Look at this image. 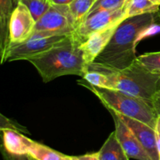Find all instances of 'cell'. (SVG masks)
<instances>
[{
  "instance_id": "obj_15",
  "label": "cell",
  "mask_w": 160,
  "mask_h": 160,
  "mask_svg": "<svg viewBox=\"0 0 160 160\" xmlns=\"http://www.w3.org/2000/svg\"><path fill=\"white\" fill-rule=\"evenodd\" d=\"M28 154L36 160H71V156L62 154L34 141L30 148Z\"/></svg>"
},
{
  "instance_id": "obj_22",
  "label": "cell",
  "mask_w": 160,
  "mask_h": 160,
  "mask_svg": "<svg viewBox=\"0 0 160 160\" xmlns=\"http://www.w3.org/2000/svg\"><path fill=\"white\" fill-rule=\"evenodd\" d=\"M2 155L5 160H36L32 156H30L29 154H23V155H14L10 154L2 149Z\"/></svg>"
},
{
  "instance_id": "obj_5",
  "label": "cell",
  "mask_w": 160,
  "mask_h": 160,
  "mask_svg": "<svg viewBox=\"0 0 160 160\" xmlns=\"http://www.w3.org/2000/svg\"><path fill=\"white\" fill-rule=\"evenodd\" d=\"M68 35L69 34L48 35L45 33L34 31L33 35L25 42L9 45L2 64L11 61H27L29 58L48 51Z\"/></svg>"
},
{
  "instance_id": "obj_19",
  "label": "cell",
  "mask_w": 160,
  "mask_h": 160,
  "mask_svg": "<svg viewBox=\"0 0 160 160\" xmlns=\"http://www.w3.org/2000/svg\"><path fill=\"white\" fill-rule=\"evenodd\" d=\"M128 1V0H96L89 10L87 17L92 15V13L100 12V11L119 9L124 6Z\"/></svg>"
},
{
  "instance_id": "obj_23",
  "label": "cell",
  "mask_w": 160,
  "mask_h": 160,
  "mask_svg": "<svg viewBox=\"0 0 160 160\" xmlns=\"http://www.w3.org/2000/svg\"><path fill=\"white\" fill-rule=\"evenodd\" d=\"M71 160H100L98 152L88 153L81 156H71Z\"/></svg>"
},
{
  "instance_id": "obj_24",
  "label": "cell",
  "mask_w": 160,
  "mask_h": 160,
  "mask_svg": "<svg viewBox=\"0 0 160 160\" xmlns=\"http://www.w3.org/2000/svg\"><path fill=\"white\" fill-rule=\"evenodd\" d=\"M152 106L158 116H160V90L154 96L152 100Z\"/></svg>"
},
{
  "instance_id": "obj_20",
  "label": "cell",
  "mask_w": 160,
  "mask_h": 160,
  "mask_svg": "<svg viewBox=\"0 0 160 160\" xmlns=\"http://www.w3.org/2000/svg\"><path fill=\"white\" fill-rule=\"evenodd\" d=\"M138 59L148 70L160 74V52L145 53L138 56Z\"/></svg>"
},
{
  "instance_id": "obj_8",
  "label": "cell",
  "mask_w": 160,
  "mask_h": 160,
  "mask_svg": "<svg viewBox=\"0 0 160 160\" xmlns=\"http://www.w3.org/2000/svg\"><path fill=\"white\" fill-rule=\"evenodd\" d=\"M35 26L36 20L28 8L19 2L9 20V45L22 43L30 38L34 34Z\"/></svg>"
},
{
  "instance_id": "obj_14",
  "label": "cell",
  "mask_w": 160,
  "mask_h": 160,
  "mask_svg": "<svg viewBox=\"0 0 160 160\" xmlns=\"http://www.w3.org/2000/svg\"><path fill=\"white\" fill-rule=\"evenodd\" d=\"M97 152L100 160H130L119 142L115 131L109 134L102 148Z\"/></svg>"
},
{
  "instance_id": "obj_10",
  "label": "cell",
  "mask_w": 160,
  "mask_h": 160,
  "mask_svg": "<svg viewBox=\"0 0 160 160\" xmlns=\"http://www.w3.org/2000/svg\"><path fill=\"white\" fill-rule=\"evenodd\" d=\"M118 114L123 121L134 133L152 160H159L156 129L143 122L125 117L120 113Z\"/></svg>"
},
{
  "instance_id": "obj_27",
  "label": "cell",
  "mask_w": 160,
  "mask_h": 160,
  "mask_svg": "<svg viewBox=\"0 0 160 160\" xmlns=\"http://www.w3.org/2000/svg\"><path fill=\"white\" fill-rule=\"evenodd\" d=\"M150 1H152L153 3L158 5V6H160V0H150Z\"/></svg>"
},
{
  "instance_id": "obj_25",
  "label": "cell",
  "mask_w": 160,
  "mask_h": 160,
  "mask_svg": "<svg viewBox=\"0 0 160 160\" xmlns=\"http://www.w3.org/2000/svg\"><path fill=\"white\" fill-rule=\"evenodd\" d=\"M156 137H157L158 149H159V152L160 154V116L158 117V119H157V123H156Z\"/></svg>"
},
{
  "instance_id": "obj_28",
  "label": "cell",
  "mask_w": 160,
  "mask_h": 160,
  "mask_svg": "<svg viewBox=\"0 0 160 160\" xmlns=\"http://www.w3.org/2000/svg\"><path fill=\"white\" fill-rule=\"evenodd\" d=\"M159 160H160V154H159Z\"/></svg>"
},
{
  "instance_id": "obj_17",
  "label": "cell",
  "mask_w": 160,
  "mask_h": 160,
  "mask_svg": "<svg viewBox=\"0 0 160 160\" xmlns=\"http://www.w3.org/2000/svg\"><path fill=\"white\" fill-rule=\"evenodd\" d=\"M96 0H73L70 5V11L77 24V28L87 17L88 13Z\"/></svg>"
},
{
  "instance_id": "obj_2",
  "label": "cell",
  "mask_w": 160,
  "mask_h": 160,
  "mask_svg": "<svg viewBox=\"0 0 160 160\" xmlns=\"http://www.w3.org/2000/svg\"><path fill=\"white\" fill-rule=\"evenodd\" d=\"M81 45L71 33L48 51L27 61L34 66L45 83L66 75L83 78L88 72V65Z\"/></svg>"
},
{
  "instance_id": "obj_16",
  "label": "cell",
  "mask_w": 160,
  "mask_h": 160,
  "mask_svg": "<svg viewBox=\"0 0 160 160\" xmlns=\"http://www.w3.org/2000/svg\"><path fill=\"white\" fill-rule=\"evenodd\" d=\"M159 12V6L150 0H129L128 4V18L146 13Z\"/></svg>"
},
{
  "instance_id": "obj_11",
  "label": "cell",
  "mask_w": 160,
  "mask_h": 160,
  "mask_svg": "<svg viewBox=\"0 0 160 160\" xmlns=\"http://www.w3.org/2000/svg\"><path fill=\"white\" fill-rule=\"evenodd\" d=\"M119 25L120 23L96 31L91 34L87 40L81 44V48L83 52L84 61L88 67L89 64L93 62L98 55L104 50Z\"/></svg>"
},
{
  "instance_id": "obj_13",
  "label": "cell",
  "mask_w": 160,
  "mask_h": 160,
  "mask_svg": "<svg viewBox=\"0 0 160 160\" xmlns=\"http://www.w3.org/2000/svg\"><path fill=\"white\" fill-rule=\"evenodd\" d=\"M19 0H0V57L2 63L5 54L9 45V25L11 15Z\"/></svg>"
},
{
  "instance_id": "obj_18",
  "label": "cell",
  "mask_w": 160,
  "mask_h": 160,
  "mask_svg": "<svg viewBox=\"0 0 160 160\" xmlns=\"http://www.w3.org/2000/svg\"><path fill=\"white\" fill-rule=\"evenodd\" d=\"M19 2L28 8L36 22L52 6L51 0H19Z\"/></svg>"
},
{
  "instance_id": "obj_9",
  "label": "cell",
  "mask_w": 160,
  "mask_h": 160,
  "mask_svg": "<svg viewBox=\"0 0 160 160\" xmlns=\"http://www.w3.org/2000/svg\"><path fill=\"white\" fill-rule=\"evenodd\" d=\"M110 112L115 123V133L117 139L130 159L137 160H152L134 133L123 121L119 114L111 109Z\"/></svg>"
},
{
  "instance_id": "obj_1",
  "label": "cell",
  "mask_w": 160,
  "mask_h": 160,
  "mask_svg": "<svg viewBox=\"0 0 160 160\" xmlns=\"http://www.w3.org/2000/svg\"><path fill=\"white\" fill-rule=\"evenodd\" d=\"M146 13L128 17L120 23L102 52L94 62L122 70L131 66L136 59V45L144 34L156 26L160 16Z\"/></svg>"
},
{
  "instance_id": "obj_21",
  "label": "cell",
  "mask_w": 160,
  "mask_h": 160,
  "mask_svg": "<svg viewBox=\"0 0 160 160\" xmlns=\"http://www.w3.org/2000/svg\"><path fill=\"white\" fill-rule=\"evenodd\" d=\"M2 129H12L20 132H25L26 130L22 127L17 125L16 123H13L12 120L6 118L3 115H1V130Z\"/></svg>"
},
{
  "instance_id": "obj_4",
  "label": "cell",
  "mask_w": 160,
  "mask_h": 160,
  "mask_svg": "<svg viewBox=\"0 0 160 160\" xmlns=\"http://www.w3.org/2000/svg\"><path fill=\"white\" fill-rule=\"evenodd\" d=\"M81 84L90 89L102 102L106 109L149 125L156 129L159 116L152 105L142 98L114 89L95 87L82 81Z\"/></svg>"
},
{
  "instance_id": "obj_6",
  "label": "cell",
  "mask_w": 160,
  "mask_h": 160,
  "mask_svg": "<svg viewBox=\"0 0 160 160\" xmlns=\"http://www.w3.org/2000/svg\"><path fill=\"white\" fill-rule=\"evenodd\" d=\"M128 1L119 9L100 11L88 16L72 33L73 36L82 44L93 33L120 23L128 18Z\"/></svg>"
},
{
  "instance_id": "obj_26",
  "label": "cell",
  "mask_w": 160,
  "mask_h": 160,
  "mask_svg": "<svg viewBox=\"0 0 160 160\" xmlns=\"http://www.w3.org/2000/svg\"><path fill=\"white\" fill-rule=\"evenodd\" d=\"M73 0H51L53 5H70Z\"/></svg>"
},
{
  "instance_id": "obj_12",
  "label": "cell",
  "mask_w": 160,
  "mask_h": 160,
  "mask_svg": "<svg viewBox=\"0 0 160 160\" xmlns=\"http://www.w3.org/2000/svg\"><path fill=\"white\" fill-rule=\"evenodd\" d=\"M3 149L10 154H28L34 141L23 135L20 131L12 129H2Z\"/></svg>"
},
{
  "instance_id": "obj_3",
  "label": "cell",
  "mask_w": 160,
  "mask_h": 160,
  "mask_svg": "<svg viewBox=\"0 0 160 160\" xmlns=\"http://www.w3.org/2000/svg\"><path fill=\"white\" fill-rule=\"evenodd\" d=\"M88 70H96L105 73L109 80V89L120 91L145 100L150 104L160 90L159 73L148 70L138 59L131 66L122 70L93 62L89 64Z\"/></svg>"
},
{
  "instance_id": "obj_7",
  "label": "cell",
  "mask_w": 160,
  "mask_h": 160,
  "mask_svg": "<svg viewBox=\"0 0 160 160\" xmlns=\"http://www.w3.org/2000/svg\"><path fill=\"white\" fill-rule=\"evenodd\" d=\"M77 28V24L68 5H53L36 22L34 31L48 35L70 34Z\"/></svg>"
}]
</instances>
